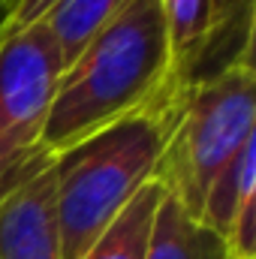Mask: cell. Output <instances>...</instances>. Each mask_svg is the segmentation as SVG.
<instances>
[{"label":"cell","mask_w":256,"mask_h":259,"mask_svg":"<svg viewBox=\"0 0 256 259\" xmlns=\"http://www.w3.org/2000/svg\"><path fill=\"white\" fill-rule=\"evenodd\" d=\"M253 181H256V139L247 142V145L220 169V175L211 181V187H208V193H205V202H202V211H199V223H205L208 229H214V232L226 241L238 205H241L247 196L256 193Z\"/></svg>","instance_id":"10"},{"label":"cell","mask_w":256,"mask_h":259,"mask_svg":"<svg viewBox=\"0 0 256 259\" xmlns=\"http://www.w3.org/2000/svg\"><path fill=\"white\" fill-rule=\"evenodd\" d=\"M130 3L133 0H58L42 18V24L55 36L64 66Z\"/></svg>","instance_id":"9"},{"label":"cell","mask_w":256,"mask_h":259,"mask_svg":"<svg viewBox=\"0 0 256 259\" xmlns=\"http://www.w3.org/2000/svg\"><path fill=\"white\" fill-rule=\"evenodd\" d=\"M178 91L52 154L61 256L81 259L157 175Z\"/></svg>","instance_id":"2"},{"label":"cell","mask_w":256,"mask_h":259,"mask_svg":"<svg viewBox=\"0 0 256 259\" xmlns=\"http://www.w3.org/2000/svg\"><path fill=\"white\" fill-rule=\"evenodd\" d=\"M0 259H64L49 154L0 187Z\"/></svg>","instance_id":"5"},{"label":"cell","mask_w":256,"mask_h":259,"mask_svg":"<svg viewBox=\"0 0 256 259\" xmlns=\"http://www.w3.org/2000/svg\"><path fill=\"white\" fill-rule=\"evenodd\" d=\"M229 259H232V256H229Z\"/></svg>","instance_id":"13"},{"label":"cell","mask_w":256,"mask_h":259,"mask_svg":"<svg viewBox=\"0 0 256 259\" xmlns=\"http://www.w3.org/2000/svg\"><path fill=\"white\" fill-rule=\"evenodd\" d=\"M169 49H172V84L193 64L211 27V0H160Z\"/></svg>","instance_id":"11"},{"label":"cell","mask_w":256,"mask_h":259,"mask_svg":"<svg viewBox=\"0 0 256 259\" xmlns=\"http://www.w3.org/2000/svg\"><path fill=\"white\" fill-rule=\"evenodd\" d=\"M166 190L157 181L142 187L136 199L118 214V220L94 241V247L81 259H145L151 223H154V214Z\"/></svg>","instance_id":"8"},{"label":"cell","mask_w":256,"mask_h":259,"mask_svg":"<svg viewBox=\"0 0 256 259\" xmlns=\"http://www.w3.org/2000/svg\"><path fill=\"white\" fill-rule=\"evenodd\" d=\"M145 259H229L226 241L190 217L172 196L157 205Z\"/></svg>","instance_id":"7"},{"label":"cell","mask_w":256,"mask_h":259,"mask_svg":"<svg viewBox=\"0 0 256 259\" xmlns=\"http://www.w3.org/2000/svg\"><path fill=\"white\" fill-rule=\"evenodd\" d=\"M55 3L58 0H12L9 3V15H6V21L0 27V39L15 33V30H24V27L36 24V21H42Z\"/></svg>","instance_id":"12"},{"label":"cell","mask_w":256,"mask_h":259,"mask_svg":"<svg viewBox=\"0 0 256 259\" xmlns=\"http://www.w3.org/2000/svg\"><path fill=\"white\" fill-rule=\"evenodd\" d=\"M175 91V124L154 181L199 220L211 181L256 139L253 64H238Z\"/></svg>","instance_id":"3"},{"label":"cell","mask_w":256,"mask_h":259,"mask_svg":"<svg viewBox=\"0 0 256 259\" xmlns=\"http://www.w3.org/2000/svg\"><path fill=\"white\" fill-rule=\"evenodd\" d=\"M64 58L42 21L0 39V187L42 151Z\"/></svg>","instance_id":"4"},{"label":"cell","mask_w":256,"mask_h":259,"mask_svg":"<svg viewBox=\"0 0 256 259\" xmlns=\"http://www.w3.org/2000/svg\"><path fill=\"white\" fill-rule=\"evenodd\" d=\"M253 15L256 0H211L208 36L175 88L205 81L238 64H253Z\"/></svg>","instance_id":"6"},{"label":"cell","mask_w":256,"mask_h":259,"mask_svg":"<svg viewBox=\"0 0 256 259\" xmlns=\"http://www.w3.org/2000/svg\"><path fill=\"white\" fill-rule=\"evenodd\" d=\"M172 91V49L160 0H133L64 66L42 151L52 157Z\"/></svg>","instance_id":"1"}]
</instances>
